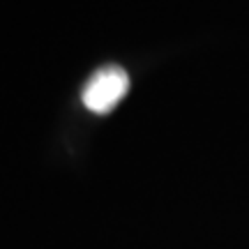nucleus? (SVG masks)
I'll return each mask as SVG.
<instances>
[{
	"label": "nucleus",
	"instance_id": "obj_1",
	"mask_svg": "<svg viewBox=\"0 0 249 249\" xmlns=\"http://www.w3.org/2000/svg\"><path fill=\"white\" fill-rule=\"evenodd\" d=\"M129 92V74L118 67V65H107L99 67L81 90V102L83 107L97 113L107 116L118 107V102Z\"/></svg>",
	"mask_w": 249,
	"mask_h": 249
}]
</instances>
